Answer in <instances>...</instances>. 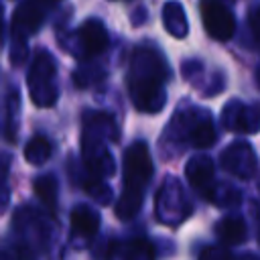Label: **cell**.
I'll list each match as a JSON object with an SVG mask.
<instances>
[{
	"mask_svg": "<svg viewBox=\"0 0 260 260\" xmlns=\"http://www.w3.org/2000/svg\"><path fill=\"white\" fill-rule=\"evenodd\" d=\"M79 37H81V43H83V51L87 55H98L108 47V32L102 26V22L95 20V18L87 20L81 26Z\"/></svg>",
	"mask_w": 260,
	"mask_h": 260,
	"instance_id": "3",
	"label": "cell"
},
{
	"mask_svg": "<svg viewBox=\"0 0 260 260\" xmlns=\"http://www.w3.org/2000/svg\"><path fill=\"white\" fill-rule=\"evenodd\" d=\"M152 177V160L144 142H134L124 154V193L120 195L116 213L122 219H130L142 203V193Z\"/></svg>",
	"mask_w": 260,
	"mask_h": 260,
	"instance_id": "1",
	"label": "cell"
},
{
	"mask_svg": "<svg viewBox=\"0 0 260 260\" xmlns=\"http://www.w3.org/2000/svg\"><path fill=\"white\" fill-rule=\"evenodd\" d=\"M41 20H43V12H41V8L37 6V2L22 4V6L16 10V14H14L12 30H14L16 35H20V32L30 35V32H35V30L39 28Z\"/></svg>",
	"mask_w": 260,
	"mask_h": 260,
	"instance_id": "4",
	"label": "cell"
},
{
	"mask_svg": "<svg viewBox=\"0 0 260 260\" xmlns=\"http://www.w3.org/2000/svg\"><path fill=\"white\" fill-rule=\"evenodd\" d=\"M213 138H215V132H213V128H211L209 122H201V124L191 132V142H193L197 148L209 146V144L213 142Z\"/></svg>",
	"mask_w": 260,
	"mask_h": 260,
	"instance_id": "9",
	"label": "cell"
},
{
	"mask_svg": "<svg viewBox=\"0 0 260 260\" xmlns=\"http://www.w3.org/2000/svg\"><path fill=\"white\" fill-rule=\"evenodd\" d=\"M217 234L225 244H240L246 238V223L240 217H225L217 225Z\"/></svg>",
	"mask_w": 260,
	"mask_h": 260,
	"instance_id": "6",
	"label": "cell"
},
{
	"mask_svg": "<svg viewBox=\"0 0 260 260\" xmlns=\"http://www.w3.org/2000/svg\"><path fill=\"white\" fill-rule=\"evenodd\" d=\"M126 260H154V250L144 240L132 242V246H130V250L126 254Z\"/></svg>",
	"mask_w": 260,
	"mask_h": 260,
	"instance_id": "10",
	"label": "cell"
},
{
	"mask_svg": "<svg viewBox=\"0 0 260 260\" xmlns=\"http://www.w3.org/2000/svg\"><path fill=\"white\" fill-rule=\"evenodd\" d=\"M35 195L41 199V203L51 211L55 213V201H57V183L53 177L45 175V177H39L35 181Z\"/></svg>",
	"mask_w": 260,
	"mask_h": 260,
	"instance_id": "7",
	"label": "cell"
},
{
	"mask_svg": "<svg viewBox=\"0 0 260 260\" xmlns=\"http://www.w3.org/2000/svg\"><path fill=\"white\" fill-rule=\"evenodd\" d=\"M100 228V215L85 207V205H79L71 211V232L77 234V236H87L91 238Z\"/></svg>",
	"mask_w": 260,
	"mask_h": 260,
	"instance_id": "5",
	"label": "cell"
},
{
	"mask_svg": "<svg viewBox=\"0 0 260 260\" xmlns=\"http://www.w3.org/2000/svg\"><path fill=\"white\" fill-rule=\"evenodd\" d=\"M201 20L209 37L217 41H228L232 39L236 30V20L225 4L219 0H203L201 2Z\"/></svg>",
	"mask_w": 260,
	"mask_h": 260,
	"instance_id": "2",
	"label": "cell"
},
{
	"mask_svg": "<svg viewBox=\"0 0 260 260\" xmlns=\"http://www.w3.org/2000/svg\"><path fill=\"white\" fill-rule=\"evenodd\" d=\"M45 2H47V4H53V2H57V0H45Z\"/></svg>",
	"mask_w": 260,
	"mask_h": 260,
	"instance_id": "11",
	"label": "cell"
},
{
	"mask_svg": "<svg viewBox=\"0 0 260 260\" xmlns=\"http://www.w3.org/2000/svg\"><path fill=\"white\" fill-rule=\"evenodd\" d=\"M51 154V144L45 136H35L24 146V158L30 165H43Z\"/></svg>",
	"mask_w": 260,
	"mask_h": 260,
	"instance_id": "8",
	"label": "cell"
}]
</instances>
